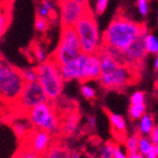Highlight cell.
<instances>
[{
    "instance_id": "6da1fadb",
    "label": "cell",
    "mask_w": 158,
    "mask_h": 158,
    "mask_svg": "<svg viewBox=\"0 0 158 158\" xmlns=\"http://www.w3.org/2000/svg\"><path fill=\"white\" fill-rule=\"evenodd\" d=\"M147 33L144 24L137 23L125 16L118 15L112 20L106 31L104 32L102 45L113 48L123 52L136 40Z\"/></svg>"
},
{
    "instance_id": "7a4b0ae2",
    "label": "cell",
    "mask_w": 158,
    "mask_h": 158,
    "mask_svg": "<svg viewBox=\"0 0 158 158\" xmlns=\"http://www.w3.org/2000/svg\"><path fill=\"white\" fill-rule=\"evenodd\" d=\"M98 54L102 68L98 81L103 87L107 90H121L136 80L134 69L119 64L104 48L101 47Z\"/></svg>"
},
{
    "instance_id": "3957f363",
    "label": "cell",
    "mask_w": 158,
    "mask_h": 158,
    "mask_svg": "<svg viewBox=\"0 0 158 158\" xmlns=\"http://www.w3.org/2000/svg\"><path fill=\"white\" fill-rule=\"evenodd\" d=\"M27 82L24 81L21 70L11 63L1 60L0 63V94L3 102L16 105Z\"/></svg>"
},
{
    "instance_id": "277c9868",
    "label": "cell",
    "mask_w": 158,
    "mask_h": 158,
    "mask_svg": "<svg viewBox=\"0 0 158 158\" xmlns=\"http://www.w3.org/2000/svg\"><path fill=\"white\" fill-rule=\"evenodd\" d=\"M79 35L82 52L86 54H95L101 49L100 33L93 12L90 8L85 11L77 24L74 26Z\"/></svg>"
},
{
    "instance_id": "5b68a950",
    "label": "cell",
    "mask_w": 158,
    "mask_h": 158,
    "mask_svg": "<svg viewBox=\"0 0 158 158\" xmlns=\"http://www.w3.org/2000/svg\"><path fill=\"white\" fill-rule=\"evenodd\" d=\"M38 81L44 89L49 101H56L62 94L63 91V79L61 77L60 69L52 58L40 63L37 66Z\"/></svg>"
},
{
    "instance_id": "8992f818",
    "label": "cell",
    "mask_w": 158,
    "mask_h": 158,
    "mask_svg": "<svg viewBox=\"0 0 158 158\" xmlns=\"http://www.w3.org/2000/svg\"><path fill=\"white\" fill-rule=\"evenodd\" d=\"M82 53L79 35L74 27H62L61 37L56 51L51 58L56 61L59 66L75 60Z\"/></svg>"
},
{
    "instance_id": "52a82bcc",
    "label": "cell",
    "mask_w": 158,
    "mask_h": 158,
    "mask_svg": "<svg viewBox=\"0 0 158 158\" xmlns=\"http://www.w3.org/2000/svg\"><path fill=\"white\" fill-rule=\"evenodd\" d=\"M27 116L34 128L42 129L50 134L56 133L60 126L58 115L49 102L42 103L33 107L31 111L28 112Z\"/></svg>"
},
{
    "instance_id": "ba28073f",
    "label": "cell",
    "mask_w": 158,
    "mask_h": 158,
    "mask_svg": "<svg viewBox=\"0 0 158 158\" xmlns=\"http://www.w3.org/2000/svg\"><path fill=\"white\" fill-rule=\"evenodd\" d=\"M45 102H49V98L45 94L44 89L39 81H35L27 83L16 105L21 110L22 113L27 115L28 112L31 111L33 107Z\"/></svg>"
},
{
    "instance_id": "9c48e42d",
    "label": "cell",
    "mask_w": 158,
    "mask_h": 158,
    "mask_svg": "<svg viewBox=\"0 0 158 158\" xmlns=\"http://www.w3.org/2000/svg\"><path fill=\"white\" fill-rule=\"evenodd\" d=\"M87 9H89L87 3H82L77 0H61V27H74Z\"/></svg>"
},
{
    "instance_id": "30bf717a",
    "label": "cell",
    "mask_w": 158,
    "mask_h": 158,
    "mask_svg": "<svg viewBox=\"0 0 158 158\" xmlns=\"http://www.w3.org/2000/svg\"><path fill=\"white\" fill-rule=\"evenodd\" d=\"M89 58H90V54L82 52L75 60L59 66L63 81L69 82L72 80H77L80 82H85V73H86Z\"/></svg>"
},
{
    "instance_id": "8fae6325",
    "label": "cell",
    "mask_w": 158,
    "mask_h": 158,
    "mask_svg": "<svg viewBox=\"0 0 158 158\" xmlns=\"http://www.w3.org/2000/svg\"><path fill=\"white\" fill-rule=\"evenodd\" d=\"M27 140V149L31 150L38 156H43L50 147L51 144V134L42 131V129L34 128L30 132Z\"/></svg>"
},
{
    "instance_id": "7c38bea8",
    "label": "cell",
    "mask_w": 158,
    "mask_h": 158,
    "mask_svg": "<svg viewBox=\"0 0 158 158\" xmlns=\"http://www.w3.org/2000/svg\"><path fill=\"white\" fill-rule=\"evenodd\" d=\"M146 53H147V51H146L145 48V35H144V37L136 40L131 47L127 48L126 50L122 52L123 60H124V65L136 70L143 62Z\"/></svg>"
},
{
    "instance_id": "4fadbf2b",
    "label": "cell",
    "mask_w": 158,
    "mask_h": 158,
    "mask_svg": "<svg viewBox=\"0 0 158 158\" xmlns=\"http://www.w3.org/2000/svg\"><path fill=\"white\" fill-rule=\"evenodd\" d=\"M107 116L111 123L112 132H114L113 134L117 139L124 140L126 137V122L124 117L112 112H107Z\"/></svg>"
},
{
    "instance_id": "5bb4252c",
    "label": "cell",
    "mask_w": 158,
    "mask_h": 158,
    "mask_svg": "<svg viewBox=\"0 0 158 158\" xmlns=\"http://www.w3.org/2000/svg\"><path fill=\"white\" fill-rule=\"evenodd\" d=\"M101 60L98 53L90 54V58L87 61L86 73H85V82L91 80H100L101 77Z\"/></svg>"
},
{
    "instance_id": "9a60e30c",
    "label": "cell",
    "mask_w": 158,
    "mask_h": 158,
    "mask_svg": "<svg viewBox=\"0 0 158 158\" xmlns=\"http://www.w3.org/2000/svg\"><path fill=\"white\" fill-rule=\"evenodd\" d=\"M33 125L31 124L30 119L28 118V121H24V119H16V121L12 123V129L16 136L18 137L19 139H26L28 135L31 132Z\"/></svg>"
},
{
    "instance_id": "2e32d148",
    "label": "cell",
    "mask_w": 158,
    "mask_h": 158,
    "mask_svg": "<svg viewBox=\"0 0 158 158\" xmlns=\"http://www.w3.org/2000/svg\"><path fill=\"white\" fill-rule=\"evenodd\" d=\"M154 127H155L154 126V121L150 115H144L142 118H140L139 126H138V129H139L140 134H143V135L150 134Z\"/></svg>"
},
{
    "instance_id": "e0dca14e",
    "label": "cell",
    "mask_w": 158,
    "mask_h": 158,
    "mask_svg": "<svg viewBox=\"0 0 158 158\" xmlns=\"http://www.w3.org/2000/svg\"><path fill=\"white\" fill-rule=\"evenodd\" d=\"M145 48L147 53L157 54L158 53V39L152 33H147L145 35Z\"/></svg>"
},
{
    "instance_id": "ac0fdd59",
    "label": "cell",
    "mask_w": 158,
    "mask_h": 158,
    "mask_svg": "<svg viewBox=\"0 0 158 158\" xmlns=\"http://www.w3.org/2000/svg\"><path fill=\"white\" fill-rule=\"evenodd\" d=\"M41 158H69V153L60 146H54L48 150Z\"/></svg>"
},
{
    "instance_id": "d6986e66",
    "label": "cell",
    "mask_w": 158,
    "mask_h": 158,
    "mask_svg": "<svg viewBox=\"0 0 158 158\" xmlns=\"http://www.w3.org/2000/svg\"><path fill=\"white\" fill-rule=\"evenodd\" d=\"M138 139L139 137H137L136 135L127 137L126 139V150L128 153V156L136 155L139 153V146H138Z\"/></svg>"
},
{
    "instance_id": "ffe728a7",
    "label": "cell",
    "mask_w": 158,
    "mask_h": 158,
    "mask_svg": "<svg viewBox=\"0 0 158 158\" xmlns=\"http://www.w3.org/2000/svg\"><path fill=\"white\" fill-rule=\"evenodd\" d=\"M146 106L145 104H137V105H131L128 110L129 117L133 119H139L145 115Z\"/></svg>"
},
{
    "instance_id": "44dd1931",
    "label": "cell",
    "mask_w": 158,
    "mask_h": 158,
    "mask_svg": "<svg viewBox=\"0 0 158 158\" xmlns=\"http://www.w3.org/2000/svg\"><path fill=\"white\" fill-rule=\"evenodd\" d=\"M22 75H23V79L27 83H31V82L38 81V71L37 68H24L21 70Z\"/></svg>"
},
{
    "instance_id": "7402d4cb",
    "label": "cell",
    "mask_w": 158,
    "mask_h": 158,
    "mask_svg": "<svg viewBox=\"0 0 158 158\" xmlns=\"http://www.w3.org/2000/svg\"><path fill=\"white\" fill-rule=\"evenodd\" d=\"M138 146H139V153L142 155L146 156V154L149 152V149L153 147L152 145V140L146 138V137H139V139H138Z\"/></svg>"
},
{
    "instance_id": "603a6c76",
    "label": "cell",
    "mask_w": 158,
    "mask_h": 158,
    "mask_svg": "<svg viewBox=\"0 0 158 158\" xmlns=\"http://www.w3.org/2000/svg\"><path fill=\"white\" fill-rule=\"evenodd\" d=\"M115 147L116 145H114L112 143H107L106 145H104V147L101 150V158H114Z\"/></svg>"
},
{
    "instance_id": "cb8c5ba5",
    "label": "cell",
    "mask_w": 158,
    "mask_h": 158,
    "mask_svg": "<svg viewBox=\"0 0 158 158\" xmlns=\"http://www.w3.org/2000/svg\"><path fill=\"white\" fill-rule=\"evenodd\" d=\"M81 93H82V95L86 98V100H92V98H95V95H96V92H95L94 87H92L89 84L82 85L81 86Z\"/></svg>"
},
{
    "instance_id": "d4e9b609",
    "label": "cell",
    "mask_w": 158,
    "mask_h": 158,
    "mask_svg": "<svg viewBox=\"0 0 158 158\" xmlns=\"http://www.w3.org/2000/svg\"><path fill=\"white\" fill-rule=\"evenodd\" d=\"M144 101H145V94L140 91H137V92L133 93L132 96H131V104L133 105H137V104H144Z\"/></svg>"
},
{
    "instance_id": "484cf974",
    "label": "cell",
    "mask_w": 158,
    "mask_h": 158,
    "mask_svg": "<svg viewBox=\"0 0 158 158\" xmlns=\"http://www.w3.org/2000/svg\"><path fill=\"white\" fill-rule=\"evenodd\" d=\"M34 27H35V30H37V31L43 33V32H45L48 30L49 24H48L47 19H43V18L38 17L37 20H35V24H34Z\"/></svg>"
},
{
    "instance_id": "4316f807",
    "label": "cell",
    "mask_w": 158,
    "mask_h": 158,
    "mask_svg": "<svg viewBox=\"0 0 158 158\" xmlns=\"http://www.w3.org/2000/svg\"><path fill=\"white\" fill-rule=\"evenodd\" d=\"M77 116L75 115L70 116V118L68 119V122L65 123V126H64V131L66 132V134L73 132L74 129H75V127H77Z\"/></svg>"
},
{
    "instance_id": "83f0119b",
    "label": "cell",
    "mask_w": 158,
    "mask_h": 158,
    "mask_svg": "<svg viewBox=\"0 0 158 158\" xmlns=\"http://www.w3.org/2000/svg\"><path fill=\"white\" fill-rule=\"evenodd\" d=\"M51 13H52V12H51L49 9L45 8L42 3H40L39 7H38V9H37L38 17H40V18H43V19H49V18H50V16H51Z\"/></svg>"
},
{
    "instance_id": "f1b7e54d",
    "label": "cell",
    "mask_w": 158,
    "mask_h": 158,
    "mask_svg": "<svg viewBox=\"0 0 158 158\" xmlns=\"http://www.w3.org/2000/svg\"><path fill=\"white\" fill-rule=\"evenodd\" d=\"M137 9L142 16H146L148 13V1L147 0H137Z\"/></svg>"
},
{
    "instance_id": "f546056e",
    "label": "cell",
    "mask_w": 158,
    "mask_h": 158,
    "mask_svg": "<svg viewBox=\"0 0 158 158\" xmlns=\"http://www.w3.org/2000/svg\"><path fill=\"white\" fill-rule=\"evenodd\" d=\"M108 0H96L95 3V12L98 15H102L105 11L106 7H107Z\"/></svg>"
},
{
    "instance_id": "4dcf8cb0",
    "label": "cell",
    "mask_w": 158,
    "mask_h": 158,
    "mask_svg": "<svg viewBox=\"0 0 158 158\" xmlns=\"http://www.w3.org/2000/svg\"><path fill=\"white\" fill-rule=\"evenodd\" d=\"M34 56H35V59L39 61L40 63H42L44 61H47V58H45V52L42 49V47H37L34 49Z\"/></svg>"
},
{
    "instance_id": "1f68e13d",
    "label": "cell",
    "mask_w": 158,
    "mask_h": 158,
    "mask_svg": "<svg viewBox=\"0 0 158 158\" xmlns=\"http://www.w3.org/2000/svg\"><path fill=\"white\" fill-rule=\"evenodd\" d=\"M39 157L40 156H38L37 154H34L33 152H31L29 149H24L18 156V158H39Z\"/></svg>"
},
{
    "instance_id": "d6a6232c",
    "label": "cell",
    "mask_w": 158,
    "mask_h": 158,
    "mask_svg": "<svg viewBox=\"0 0 158 158\" xmlns=\"http://www.w3.org/2000/svg\"><path fill=\"white\" fill-rule=\"evenodd\" d=\"M114 158H129V156H127L126 154L118 147L116 146L115 147V154H114Z\"/></svg>"
},
{
    "instance_id": "836d02e7",
    "label": "cell",
    "mask_w": 158,
    "mask_h": 158,
    "mask_svg": "<svg viewBox=\"0 0 158 158\" xmlns=\"http://www.w3.org/2000/svg\"><path fill=\"white\" fill-rule=\"evenodd\" d=\"M150 139H152V142L154 143V144H156V143H158V126H155L153 128V131H152V133H150Z\"/></svg>"
},
{
    "instance_id": "e575fe53",
    "label": "cell",
    "mask_w": 158,
    "mask_h": 158,
    "mask_svg": "<svg viewBox=\"0 0 158 158\" xmlns=\"http://www.w3.org/2000/svg\"><path fill=\"white\" fill-rule=\"evenodd\" d=\"M41 3H42V5L44 6L47 9H49L51 12H53V10H54V7H53L52 0H42V1H41Z\"/></svg>"
},
{
    "instance_id": "d590c367",
    "label": "cell",
    "mask_w": 158,
    "mask_h": 158,
    "mask_svg": "<svg viewBox=\"0 0 158 158\" xmlns=\"http://www.w3.org/2000/svg\"><path fill=\"white\" fill-rule=\"evenodd\" d=\"M146 158H158L157 153H156V149H155V146H153V147L149 149V152L146 154Z\"/></svg>"
},
{
    "instance_id": "8d00e7d4",
    "label": "cell",
    "mask_w": 158,
    "mask_h": 158,
    "mask_svg": "<svg viewBox=\"0 0 158 158\" xmlns=\"http://www.w3.org/2000/svg\"><path fill=\"white\" fill-rule=\"evenodd\" d=\"M6 16H5V13H3V11L1 12V22H0V26H1V34H3V32H5V29H6Z\"/></svg>"
},
{
    "instance_id": "74e56055",
    "label": "cell",
    "mask_w": 158,
    "mask_h": 158,
    "mask_svg": "<svg viewBox=\"0 0 158 158\" xmlns=\"http://www.w3.org/2000/svg\"><path fill=\"white\" fill-rule=\"evenodd\" d=\"M89 124L92 127H95V125H96V119H95L94 116H90V117H89Z\"/></svg>"
},
{
    "instance_id": "f35d334b",
    "label": "cell",
    "mask_w": 158,
    "mask_h": 158,
    "mask_svg": "<svg viewBox=\"0 0 158 158\" xmlns=\"http://www.w3.org/2000/svg\"><path fill=\"white\" fill-rule=\"evenodd\" d=\"M129 158H144V155H142V154H136V155H132L129 156Z\"/></svg>"
},
{
    "instance_id": "ab89813d",
    "label": "cell",
    "mask_w": 158,
    "mask_h": 158,
    "mask_svg": "<svg viewBox=\"0 0 158 158\" xmlns=\"http://www.w3.org/2000/svg\"><path fill=\"white\" fill-rule=\"evenodd\" d=\"M154 66H155V69L158 71V53L156 54V58H155V63H154Z\"/></svg>"
},
{
    "instance_id": "60d3db41",
    "label": "cell",
    "mask_w": 158,
    "mask_h": 158,
    "mask_svg": "<svg viewBox=\"0 0 158 158\" xmlns=\"http://www.w3.org/2000/svg\"><path fill=\"white\" fill-rule=\"evenodd\" d=\"M154 146H155L156 153H157V157H158V143H156V144H155V145H154Z\"/></svg>"
},
{
    "instance_id": "b9f144b4",
    "label": "cell",
    "mask_w": 158,
    "mask_h": 158,
    "mask_svg": "<svg viewBox=\"0 0 158 158\" xmlns=\"http://www.w3.org/2000/svg\"><path fill=\"white\" fill-rule=\"evenodd\" d=\"M156 93H157V96H158V81L156 82Z\"/></svg>"
},
{
    "instance_id": "7bdbcfd3",
    "label": "cell",
    "mask_w": 158,
    "mask_h": 158,
    "mask_svg": "<svg viewBox=\"0 0 158 158\" xmlns=\"http://www.w3.org/2000/svg\"><path fill=\"white\" fill-rule=\"evenodd\" d=\"M77 1H80L82 3H87V0H77Z\"/></svg>"
},
{
    "instance_id": "ee69618b",
    "label": "cell",
    "mask_w": 158,
    "mask_h": 158,
    "mask_svg": "<svg viewBox=\"0 0 158 158\" xmlns=\"http://www.w3.org/2000/svg\"><path fill=\"white\" fill-rule=\"evenodd\" d=\"M71 158H81V156H80V155H74V156H72Z\"/></svg>"
},
{
    "instance_id": "f6af8a7d",
    "label": "cell",
    "mask_w": 158,
    "mask_h": 158,
    "mask_svg": "<svg viewBox=\"0 0 158 158\" xmlns=\"http://www.w3.org/2000/svg\"><path fill=\"white\" fill-rule=\"evenodd\" d=\"M157 22H158V16H157Z\"/></svg>"
}]
</instances>
